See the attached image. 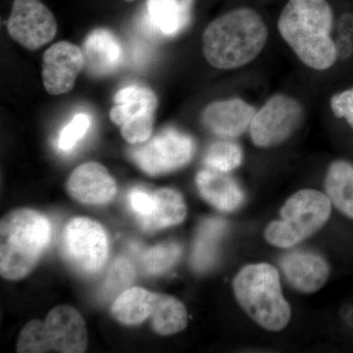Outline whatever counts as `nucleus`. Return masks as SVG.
Returning a JSON list of instances; mask_svg holds the SVG:
<instances>
[{
	"instance_id": "nucleus-2",
	"label": "nucleus",
	"mask_w": 353,
	"mask_h": 353,
	"mask_svg": "<svg viewBox=\"0 0 353 353\" xmlns=\"http://www.w3.org/2000/svg\"><path fill=\"white\" fill-rule=\"evenodd\" d=\"M267 38L268 30L261 16L252 8H238L208 26L202 36V48L211 66L236 69L259 57Z\"/></svg>"
},
{
	"instance_id": "nucleus-12",
	"label": "nucleus",
	"mask_w": 353,
	"mask_h": 353,
	"mask_svg": "<svg viewBox=\"0 0 353 353\" xmlns=\"http://www.w3.org/2000/svg\"><path fill=\"white\" fill-rule=\"evenodd\" d=\"M85 66L83 51L69 41L53 44L43 57V82L46 92L52 95L67 94L75 85Z\"/></svg>"
},
{
	"instance_id": "nucleus-22",
	"label": "nucleus",
	"mask_w": 353,
	"mask_h": 353,
	"mask_svg": "<svg viewBox=\"0 0 353 353\" xmlns=\"http://www.w3.org/2000/svg\"><path fill=\"white\" fill-rule=\"evenodd\" d=\"M150 322L153 331L161 336L179 333L187 327V308L174 296L155 294Z\"/></svg>"
},
{
	"instance_id": "nucleus-25",
	"label": "nucleus",
	"mask_w": 353,
	"mask_h": 353,
	"mask_svg": "<svg viewBox=\"0 0 353 353\" xmlns=\"http://www.w3.org/2000/svg\"><path fill=\"white\" fill-rule=\"evenodd\" d=\"M182 255V246L175 241L159 243L146 250L143 254V265L146 272L159 275L170 270Z\"/></svg>"
},
{
	"instance_id": "nucleus-7",
	"label": "nucleus",
	"mask_w": 353,
	"mask_h": 353,
	"mask_svg": "<svg viewBox=\"0 0 353 353\" xmlns=\"http://www.w3.org/2000/svg\"><path fill=\"white\" fill-rule=\"evenodd\" d=\"M114 101L110 119L121 128L125 141L132 145L148 141L152 134L158 104L154 92L145 85H129L116 94Z\"/></svg>"
},
{
	"instance_id": "nucleus-5",
	"label": "nucleus",
	"mask_w": 353,
	"mask_h": 353,
	"mask_svg": "<svg viewBox=\"0 0 353 353\" xmlns=\"http://www.w3.org/2000/svg\"><path fill=\"white\" fill-rule=\"evenodd\" d=\"M332 202L315 190H303L292 194L281 210V219L265 230V239L277 248H292L312 236L329 220Z\"/></svg>"
},
{
	"instance_id": "nucleus-21",
	"label": "nucleus",
	"mask_w": 353,
	"mask_h": 353,
	"mask_svg": "<svg viewBox=\"0 0 353 353\" xmlns=\"http://www.w3.org/2000/svg\"><path fill=\"white\" fill-rule=\"evenodd\" d=\"M157 292L139 287L128 288L116 297L111 312L121 324L134 326L152 316Z\"/></svg>"
},
{
	"instance_id": "nucleus-31",
	"label": "nucleus",
	"mask_w": 353,
	"mask_h": 353,
	"mask_svg": "<svg viewBox=\"0 0 353 353\" xmlns=\"http://www.w3.org/2000/svg\"><path fill=\"white\" fill-rule=\"evenodd\" d=\"M336 51H338V57L347 58L352 54V44L350 39L341 38L339 39L338 43H336Z\"/></svg>"
},
{
	"instance_id": "nucleus-15",
	"label": "nucleus",
	"mask_w": 353,
	"mask_h": 353,
	"mask_svg": "<svg viewBox=\"0 0 353 353\" xmlns=\"http://www.w3.org/2000/svg\"><path fill=\"white\" fill-rule=\"evenodd\" d=\"M281 267L290 285L304 294L321 289L326 284L330 274L326 260L306 250L288 253L281 259Z\"/></svg>"
},
{
	"instance_id": "nucleus-26",
	"label": "nucleus",
	"mask_w": 353,
	"mask_h": 353,
	"mask_svg": "<svg viewBox=\"0 0 353 353\" xmlns=\"http://www.w3.org/2000/svg\"><path fill=\"white\" fill-rule=\"evenodd\" d=\"M134 278V269L131 262L126 259H118L108 272L104 290L110 296L118 292H124L132 284Z\"/></svg>"
},
{
	"instance_id": "nucleus-19",
	"label": "nucleus",
	"mask_w": 353,
	"mask_h": 353,
	"mask_svg": "<svg viewBox=\"0 0 353 353\" xmlns=\"http://www.w3.org/2000/svg\"><path fill=\"white\" fill-rule=\"evenodd\" d=\"M154 208L152 214L139 220L145 231L154 232L181 224L187 216V206L183 197L175 190L163 188L153 190Z\"/></svg>"
},
{
	"instance_id": "nucleus-8",
	"label": "nucleus",
	"mask_w": 353,
	"mask_h": 353,
	"mask_svg": "<svg viewBox=\"0 0 353 353\" xmlns=\"http://www.w3.org/2000/svg\"><path fill=\"white\" fill-rule=\"evenodd\" d=\"M196 145L188 134L165 129L145 145L134 148L132 159L150 176L162 175L182 168L194 157Z\"/></svg>"
},
{
	"instance_id": "nucleus-1",
	"label": "nucleus",
	"mask_w": 353,
	"mask_h": 353,
	"mask_svg": "<svg viewBox=\"0 0 353 353\" xmlns=\"http://www.w3.org/2000/svg\"><path fill=\"white\" fill-rule=\"evenodd\" d=\"M281 36L310 68L329 69L338 58L331 38L333 10L327 0H289L278 22Z\"/></svg>"
},
{
	"instance_id": "nucleus-3",
	"label": "nucleus",
	"mask_w": 353,
	"mask_h": 353,
	"mask_svg": "<svg viewBox=\"0 0 353 353\" xmlns=\"http://www.w3.org/2000/svg\"><path fill=\"white\" fill-rule=\"evenodd\" d=\"M52 226L46 215L30 208L15 209L0 222V274L17 281L29 275L50 245Z\"/></svg>"
},
{
	"instance_id": "nucleus-20",
	"label": "nucleus",
	"mask_w": 353,
	"mask_h": 353,
	"mask_svg": "<svg viewBox=\"0 0 353 353\" xmlns=\"http://www.w3.org/2000/svg\"><path fill=\"white\" fill-rule=\"evenodd\" d=\"M227 224L221 218H208L201 223L192 245L190 263L197 272L212 268L217 260L220 243L226 233Z\"/></svg>"
},
{
	"instance_id": "nucleus-27",
	"label": "nucleus",
	"mask_w": 353,
	"mask_h": 353,
	"mask_svg": "<svg viewBox=\"0 0 353 353\" xmlns=\"http://www.w3.org/2000/svg\"><path fill=\"white\" fill-rule=\"evenodd\" d=\"M90 123H92V120L88 114H77L73 120L60 132L59 138H58V148L62 152H69V150H73L78 141H81L87 134Z\"/></svg>"
},
{
	"instance_id": "nucleus-9",
	"label": "nucleus",
	"mask_w": 353,
	"mask_h": 353,
	"mask_svg": "<svg viewBox=\"0 0 353 353\" xmlns=\"http://www.w3.org/2000/svg\"><path fill=\"white\" fill-rule=\"evenodd\" d=\"M34 324L39 353H82L87 350L85 320L72 306H57L50 311L46 321L34 319Z\"/></svg>"
},
{
	"instance_id": "nucleus-14",
	"label": "nucleus",
	"mask_w": 353,
	"mask_h": 353,
	"mask_svg": "<svg viewBox=\"0 0 353 353\" xmlns=\"http://www.w3.org/2000/svg\"><path fill=\"white\" fill-rule=\"evenodd\" d=\"M256 114L250 104L239 99L212 102L202 112V123L221 138H236L250 127Z\"/></svg>"
},
{
	"instance_id": "nucleus-10",
	"label": "nucleus",
	"mask_w": 353,
	"mask_h": 353,
	"mask_svg": "<svg viewBox=\"0 0 353 353\" xmlns=\"http://www.w3.org/2000/svg\"><path fill=\"white\" fill-rule=\"evenodd\" d=\"M301 104L287 95H275L255 114L250 124V137L259 148L282 143L290 138L303 121Z\"/></svg>"
},
{
	"instance_id": "nucleus-4",
	"label": "nucleus",
	"mask_w": 353,
	"mask_h": 353,
	"mask_svg": "<svg viewBox=\"0 0 353 353\" xmlns=\"http://www.w3.org/2000/svg\"><path fill=\"white\" fill-rule=\"evenodd\" d=\"M233 288L241 307L264 329L279 332L289 324L292 310L283 296L275 267L248 265L234 278Z\"/></svg>"
},
{
	"instance_id": "nucleus-24",
	"label": "nucleus",
	"mask_w": 353,
	"mask_h": 353,
	"mask_svg": "<svg viewBox=\"0 0 353 353\" xmlns=\"http://www.w3.org/2000/svg\"><path fill=\"white\" fill-rule=\"evenodd\" d=\"M243 161V152L240 146L231 141H216L205 153L204 163L213 170L230 172L238 168Z\"/></svg>"
},
{
	"instance_id": "nucleus-13",
	"label": "nucleus",
	"mask_w": 353,
	"mask_h": 353,
	"mask_svg": "<svg viewBox=\"0 0 353 353\" xmlns=\"http://www.w3.org/2000/svg\"><path fill=\"white\" fill-rule=\"evenodd\" d=\"M66 188L70 196L85 204L108 203L117 192V183L113 176L97 162L77 167L69 176Z\"/></svg>"
},
{
	"instance_id": "nucleus-18",
	"label": "nucleus",
	"mask_w": 353,
	"mask_h": 353,
	"mask_svg": "<svg viewBox=\"0 0 353 353\" xmlns=\"http://www.w3.org/2000/svg\"><path fill=\"white\" fill-rule=\"evenodd\" d=\"M196 0H148L150 25L166 37H174L190 24Z\"/></svg>"
},
{
	"instance_id": "nucleus-6",
	"label": "nucleus",
	"mask_w": 353,
	"mask_h": 353,
	"mask_svg": "<svg viewBox=\"0 0 353 353\" xmlns=\"http://www.w3.org/2000/svg\"><path fill=\"white\" fill-rule=\"evenodd\" d=\"M108 234L99 223L85 217L73 218L62 234V253L76 271L97 273L108 256Z\"/></svg>"
},
{
	"instance_id": "nucleus-29",
	"label": "nucleus",
	"mask_w": 353,
	"mask_h": 353,
	"mask_svg": "<svg viewBox=\"0 0 353 353\" xmlns=\"http://www.w3.org/2000/svg\"><path fill=\"white\" fill-rule=\"evenodd\" d=\"M331 108L336 117L345 118L353 128V88L334 95Z\"/></svg>"
},
{
	"instance_id": "nucleus-23",
	"label": "nucleus",
	"mask_w": 353,
	"mask_h": 353,
	"mask_svg": "<svg viewBox=\"0 0 353 353\" xmlns=\"http://www.w3.org/2000/svg\"><path fill=\"white\" fill-rule=\"evenodd\" d=\"M327 196L339 210L353 219V167L345 161L330 166L325 182Z\"/></svg>"
},
{
	"instance_id": "nucleus-30",
	"label": "nucleus",
	"mask_w": 353,
	"mask_h": 353,
	"mask_svg": "<svg viewBox=\"0 0 353 353\" xmlns=\"http://www.w3.org/2000/svg\"><path fill=\"white\" fill-rule=\"evenodd\" d=\"M340 34L341 38L352 39L353 36V16L345 15L340 22Z\"/></svg>"
},
{
	"instance_id": "nucleus-17",
	"label": "nucleus",
	"mask_w": 353,
	"mask_h": 353,
	"mask_svg": "<svg viewBox=\"0 0 353 353\" xmlns=\"http://www.w3.org/2000/svg\"><path fill=\"white\" fill-rule=\"evenodd\" d=\"M196 183L202 199L223 212L236 210L245 201L240 185L224 172L203 169L197 173Z\"/></svg>"
},
{
	"instance_id": "nucleus-32",
	"label": "nucleus",
	"mask_w": 353,
	"mask_h": 353,
	"mask_svg": "<svg viewBox=\"0 0 353 353\" xmlns=\"http://www.w3.org/2000/svg\"><path fill=\"white\" fill-rule=\"evenodd\" d=\"M125 1H127V2H132V1H134V0H125Z\"/></svg>"
},
{
	"instance_id": "nucleus-28",
	"label": "nucleus",
	"mask_w": 353,
	"mask_h": 353,
	"mask_svg": "<svg viewBox=\"0 0 353 353\" xmlns=\"http://www.w3.org/2000/svg\"><path fill=\"white\" fill-rule=\"evenodd\" d=\"M128 201H129L130 208L137 216L138 221L152 214L154 208V194L153 192L141 189V188H134L130 190L128 194Z\"/></svg>"
},
{
	"instance_id": "nucleus-16",
	"label": "nucleus",
	"mask_w": 353,
	"mask_h": 353,
	"mask_svg": "<svg viewBox=\"0 0 353 353\" xmlns=\"http://www.w3.org/2000/svg\"><path fill=\"white\" fill-rule=\"evenodd\" d=\"M85 67L94 76H108L122 63V46L114 34L106 29H97L85 39L83 46Z\"/></svg>"
},
{
	"instance_id": "nucleus-11",
	"label": "nucleus",
	"mask_w": 353,
	"mask_h": 353,
	"mask_svg": "<svg viewBox=\"0 0 353 353\" xmlns=\"http://www.w3.org/2000/svg\"><path fill=\"white\" fill-rule=\"evenodd\" d=\"M7 30L14 41L34 50L52 41L57 22L41 0H14Z\"/></svg>"
}]
</instances>
